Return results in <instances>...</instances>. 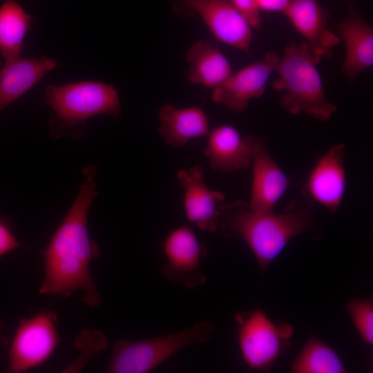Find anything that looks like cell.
<instances>
[{"label":"cell","instance_id":"6da1fadb","mask_svg":"<svg viewBox=\"0 0 373 373\" xmlns=\"http://www.w3.org/2000/svg\"><path fill=\"white\" fill-rule=\"evenodd\" d=\"M82 172L83 181L70 209L41 251L44 279L39 293L67 298L80 291L82 302L93 307L102 300L89 271L90 262L100 256L88 229V213L97 196V166L90 164Z\"/></svg>","mask_w":373,"mask_h":373},{"label":"cell","instance_id":"7a4b0ae2","mask_svg":"<svg viewBox=\"0 0 373 373\" xmlns=\"http://www.w3.org/2000/svg\"><path fill=\"white\" fill-rule=\"evenodd\" d=\"M311 201H291L281 213L256 211L237 200L222 206L219 226L225 237L241 238L265 270L289 242L314 225Z\"/></svg>","mask_w":373,"mask_h":373},{"label":"cell","instance_id":"3957f363","mask_svg":"<svg viewBox=\"0 0 373 373\" xmlns=\"http://www.w3.org/2000/svg\"><path fill=\"white\" fill-rule=\"evenodd\" d=\"M321 59L305 41L285 46L275 68L278 77L272 86L276 91L283 93L279 102L290 114L304 113L327 122L337 111L336 106L326 97L316 68Z\"/></svg>","mask_w":373,"mask_h":373},{"label":"cell","instance_id":"277c9868","mask_svg":"<svg viewBox=\"0 0 373 373\" xmlns=\"http://www.w3.org/2000/svg\"><path fill=\"white\" fill-rule=\"evenodd\" d=\"M44 97L45 104L53 112L49 130L55 137H79L84 133L90 118L100 115L117 117L122 113L116 88L100 81L48 85Z\"/></svg>","mask_w":373,"mask_h":373},{"label":"cell","instance_id":"5b68a950","mask_svg":"<svg viewBox=\"0 0 373 373\" xmlns=\"http://www.w3.org/2000/svg\"><path fill=\"white\" fill-rule=\"evenodd\" d=\"M214 325L206 320L170 334L140 340L119 339L105 369L108 373H148L181 350L210 341Z\"/></svg>","mask_w":373,"mask_h":373},{"label":"cell","instance_id":"8992f818","mask_svg":"<svg viewBox=\"0 0 373 373\" xmlns=\"http://www.w3.org/2000/svg\"><path fill=\"white\" fill-rule=\"evenodd\" d=\"M237 339L242 358L251 370L269 371L288 347L294 329L276 323L261 309L238 314Z\"/></svg>","mask_w":373,"mask_h":373},{"label":"cell","instance_id":"52a82bcc","mask_svg":"<svg viewBox=\"0 0 373 373\" xmlns=\"http://www.w3.org/2000/svg\"><path fill=\"white\" fill-rule=\"evenodd\" d=\"M58 315L52 310H44L19 320L10 343L8 373H21L45 363L59 345Z\"/></svg>","mask_w":373,"mask_h":373},{"label":"cell","instance_id":"ba28073f","mask_svg":"<svg viewBox=\"0 0 373 373\" xmlns=\"http://www.w3.org/2000/svg\"><path fill=\"white\" fill-rule=\"evenodd\" d=\"M162 251L166 262L160 272L168 281L190 289L205 283L201 265L207 250L191 227L182 225L172 229L162 242Z\"/></svg>","mask_w":373,"mask_h":373},{"label":"cell","instance_id":"9c48e42d","mask_svg":"<svg viewBox=\"0 0 373 373\" xmlns=\"http://www.w3.org/2000/svg\"><path fill=\"white\" fill-rule=\"evenodd\" d=\"M220 42L249 53L253 28L230 0H184Z\"/></svg>","mask_w":373,"mask_h":373},{"label":"cell","instance_id":"30bf717a","mask_svg":"<svg viewBox=\"0 0 373 373\" xmlns=\"http://www.w3.org/2000/svg\"><path fill=\"white\" fill-rule=\"evenodd\" d=\"M279 59L276 52L270 51L261 60L232 73L221 85L213 89L212 101L236 112H242L251 99L264 94Z\"/></svg>","mask_w":373,"mask_h":373},{"label":"cell","instance_id":"8fae6325","mask_svg":"<svg viewBox=\"0 0 373 373\" xmlns=\"http://www.w3.org/2000/svg\"><path fill=\"white\" fill-rule=\"evenodd\" d=\"M345 151L343 143L330 147L317 160L305 182L307 198L332 213L338 209L345 193Z\"/></svg>","mask_w":373,"mask_h":373},{"label":"cell","instance_id":"7c38bea8","mask_svg":"<svg viewBox=\"0 0 373 373\" xmlns=\"http://www.w3.org/2000/svg\"><path fill=\"white\" fill-rule=\"evenodd\" d=\"M204 173L202 166L195 165L187 170H179L176 177L183 189V207L188 220L201 230L214 233L219 227L225 197L207 187Z\"/></svg>","mask_w":373,"mask_h":373},{"label":"cell","instance_id":"4fadbf2b","mask_svg":"<svg viewBox=\"0 0 373 373\" xmlns=\"http://www.w3.org/2000/svg\"><path fill=\"white\" fill-rule=\"evenodd\" d=\"M283 13L314 55L322 59L332 57L341 40L329 30V15L318 0H288Z\"/></svg>","mask_w":373,"mask_h":373},{"label":"cell","instance_id":"5bb4252c","mask_svg":"<svg viewBox=\"0 0 373 373\" xmlns=\"http://www.w3.org/2000/svg\"><path fill=\"white\" fill-rule=\"evenodd\" d=\"M252 165L249 209L271 211L288 189L289 181L271 156L265 140L256 137Z\"/></svg>","mask_w":373,"mask_h":373},{"label":"cell","instance_id":"9a60e30c","mask_svg":"<svg viewBox=\"0 0 373 373\" xmlns=\"http://www.w3.org/2000/svg\"><path fill=\"white\" fill-rule=\"evenodd\" d=\"M207 136L204 153L213 169L230 173L251 165L256 137L242 135L228 124L216 126Z\"/></svg>","mask_w":373,"mask_h":373},{"label":"cell","instance_id":"2e32d148","mask_svg":"<svg viewBox=\"0 0 373 373\" xmlns=\"http://www.w3.org/2000/svg\"><path fill=\"white\" fill-rule=\"evenodd\" d=\"M336 34L345 46L341 71L354 80L373 65V29L364 17L350 5L344 19L336 24Z\"/></svg>","mask_w":373,"mask_h":373},{"label":"cell","instance_id":"e0dca14e","mask_svg":"<svg viewBox=\"0 0 373 373\" xmlns=\"http://www.w3.org/2000/svg\"><path fill=\"white\" fill-rule=\"evenodd\" d=\"M49 57H20L4 60L0 69V112L36 85L57 67Z\"/></svg>","mask_w":373,"mask_h":373},{"label":"cell","instance_id":"ac0fdd59","mask_svg":"<svg viewBox=\"0 0 373 373\" xmlns=\"http://www.w3.org/2000/svg\"><path fill=\"white\" fill-rule=\"evenodd\" d=\"M159 133L166 144L180 148L191 140L207 136L209 122L205 112L198 106L178 108L170 104L158 111Z\"/></svg>","mask_w":373,"mask_h":373},{"label":"cell","instance_id":"d6986e66","mask_svg":"<svg viewBox=\"0 0 373 373\" xmlns=\"http://www.w3.org/2000/svg\"><path fill=\"white\" fill-rule=\"evenodd\" d=\"M188 81L192 84L215 88L233 73L226 56L210 41H196L186 52Z\"/></svg>","mask_w":373,"mask_h":373},{"label":"cell","instance_id":"ffe728a7","mask_svg":"<svg viewBox=\"0 0 373 373\" xmlns=\"http://www.w3.org/2000/svg\"><path fill=\"white\" fill-rule=\"evenodd\" d=\"M31 16L16 0L0 5V55L4 60L20 57Z\"/></svg>","mask_w":373,"mask_h":373},{"label":"cell","instance_id":"44dd1931","mask_svg":"<svg viewBox=\"0 0 373 373\" xmlns=\"http://www.w3.org/2000/svg\"><path fill=\"white\" fill-rule=\"evenodd\" d=\"M294 373H344L347 370L337 353L322 341L311 337L291 365Z\"/></svg>","mask_w":373,"mask_h":373},{"label":"cell","instance_id":"7402d4cb","mask_svg":"<svg viewBox=\"0 0 373 373\" xmlns=\"http://www.w3.org/2000/svg\"><path fill=\"white\" fill-rule=\"evenodd\" d=\"M347 310L356 329L367 345L373 344V303L370 298H351Z\"/></svg>","mask_w":373,"mask_h":373},{"label":"cell","instance_id":"603a6c76","mask_svg":"<svg viewBox=\"0 0 373 373\" xmlns=\"http://www.w3.org/2000/svg\"><path fill=\"white\" fill-rule=\"evenodd\" d=\"M22 247L9 222L0 218V259L12 251Z\"/></svg>","mask_w":373,"mask_h":373},{"label":"cell","instance_id":"cb8c5ba5","mask_svg":"<svg viewBox=\"0 0 373 373\" xmlns=\"http://www.w3.org/2000/svg\"><path fill=\"white\" fill-rule=\"evenodd\" d=\"M231 3L246 18L254 29L260 28L262 18L255 0H230Z\"/></svg>","mask_w":373,"mask_h":373},{"label":"cell","instance_id":"d4e9b609","mask_svg":"<svg viewBox=\"0 0 373 373\" xmlns=\"http://www.w3.org/2000/svg\"><path fill=\"white\" fill-rule=\"evenodd\" d=\"M260 12H284L288 0H255Z\"/></svg>","mask_w":373,"mask_h":373},{"label":"cell","instance_id":"484cf974","mask_svg":"<svg viewBox=\"0 0 373 373\" xmlns=\"http://www.w3.org/2000/svg\"><path fill=\"white\" fill-rule=\"evenodd\" d=\"M4 328L5 324L3 321L0 318V345H3L7 343L6 338L3 334Z\"/></svg>","mask_w":373,"mask_h":373},{"label":"cell","instance_id":"4316f807","mask_svg":"<svg viewBox=\"0 0 373 373\" xmlns=\"http://www.w3.org/2000/svg\"><path fill=\"white\" fill-rule=\"evenodd\" d=\"M2 64H3L0 61V69H1V66H2Z\"/></svg>","mask_w":373,"mask_h":373}]
</instances>
